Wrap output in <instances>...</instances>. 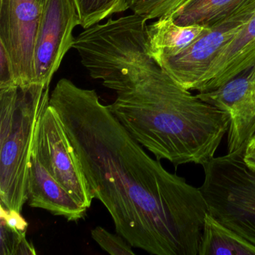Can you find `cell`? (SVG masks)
<instances>
[{
	"mask_svg": "<svg viewBox=\"0 0 255 255\" xmlns=\"http://www.w3.org/2000/svg\"><path fill=\"white\" fill-rule=\"evenodd\" d=\"M14 85L17 86L14 81L11 62L3 49L0 47V88Z\"/></svg>",
	"mask_w": 255,
	"mask_h": 255,
	"instance_id": "ffe728a7",
	"label": "cell"
},
{
	"mask_svg": "<svg viewBox=\"0 0 255 255\" xmlns=\"http://www.w3.org/2000/svg\"><path fill=\"white\" fill-rule=\"evenodd\" d=\"M190 0H126L128 9L146 20L173 17Z\"/></svg>",
	"mask_w": 255,
	"mask_h": 255,
	"instance_id": "2e32d148",
	"label": "cell"
},
{
	"mask_svg": "<svg viewBox=\"0 0 255 255\" xmlns=\"http://www.w3.org/2000/svg\"><path fill=\"white\" fill-rule=\"evenodd\" d=\"M80 17L74 0H47L40 17L34 48L35 84L50 86L68 51Z\"/></svg>",
	"mask_w": 255,
	"mask_h": 255,
	"instance_id": "ba28073f",
	"label": "cell"
},
{
	"mask_svg": "<svg viewBox=\"0 0 255 255\" xmlns=\"http://www.w3.org/2000/svg\"><path fill=\"white\" fill-rule=\"evenodd\" d=\"M36 1L39 4L40 6H41V9H43L46 2H47V0H36Z\"/></svg>",
	"mask_w": 255,
	"mask_h": 255,
	"instance_id": "7402d4cb",
	"label": "cell"
},
{
	"mask_svg": "<svg viewBox=\"0 0 255 255\" xmlns=\"http://www.w3.org/2000/svg\"><path fill=\"white\" fill-rule=\"evenodd\" d=\"M27 196L30 207L47 210L69 222L83 219L88 210L49 173L40 161L34 144L29 162Z\"/></svg>",
	"mask_w": 255,
	"mask_h": 255,
	"instance_id": "30bf717a",
	"label": "cell"
},
{
	"mask_svg": "<svg viewBox=\"0 0 255 255\" xmlns=\"http://www.w3.org/2000/svg\"><path fill=\"white\" fill-rule=\"evenodd\" d=\"M80 26L84 29L98 24L117 13L128 11L126 0H74Z\"/></svg>",
	"mask_w": 255,
	"mask_h": 255,
	"instance_id": "9a60e30c",
	"label": "cell"
},
{
	"mask_svg": "<svg viewBox=\"0 0 255 255\" xmlns=\"http://www.w3.org/2000/svg\"><path fill=\"white\" fill-rule=\"evenodd\" d=\"M50 105L117 234L152 255H198L208 213L199 188L150 157L95 90L62 79Z\"/></svg>",
	"mask_w": 255,
	"mask_h": 255,
	"instance_id": "6da1fadb",
	"label": "cell"
},
{
	"mask_svg": "<svg viewBox=\"0 0 255 255\" xmlns=\"http://www.w3.org/2000/svg\"><path fill=\"white\" fill-rule=\"evenodd\" d=\"M0 209H1V212H0L1 220L4 221L5 223L12 229L21 231V232H26L28 223L22 217L20 212L14 210H8L1 205H0Z\"/></svg>",
	"mask_w": 255,
	"mask_h": 255,
	"instance_id": "d6986e66",
	"label": "cell"
},
{
	"mask_svg": "<svg viewBox=\"0 0 255 255\" xmlns=\"http://www.w3.org/2000/svg\"><path fill=\"white\" fill-rule=\"evenodd\" d=\"M243 151L204 164L199 189L209 214L255 246V171L246 165Z\"/></svg>",
	"mask_w": 255,
	"mask_h": 255,
	"instance_id": "277c9868",
	"label": "cell"
},
{
	"mask_svg": "<svg viewBox=\"0 0 255 255\" xmlns=\"http://www.w3.org/2000/svg\"><path fill=\"white\" fill-rule=\"evenodd\" d=\"M243 159L251 169L255 171V132L249 139L244 151Z\"/></svg>",
	"mask_w": 255,
	"mask_h": 255,
	"instance_id": "44dd1931",
	"label": "cell"
},
{
	"mask_svg": "<svg viewBox=\"0 0 255 255\" xmlns=\"http://www.w3.org/2000/svg\"><path fill=\"white\" fill-rule=\"evenodd\" d=\"M147 21L135 14L110 19L85 29L74 48L91 77L116 92L109 109L137 142L157 160L203 166L228 133L229 118L152 59Z\"/></svg>",
	"mask_w": 255,
	"mask_h": 255,
	"instance_id": "7a4b0ae2",
	"label": "cell"
},
{
	"mask_svg": "<svg viewBox=\"0 0 255 255\" xmlns=\"http://www.w3.org/2000/svg\"><path fill=\"white\" fill-rule=\"evenodd\" d=\"M198 255H255V246L207 213Z\"/></svg>",
	"mask_w": 255,
	"mask_h": 255,
	"instance_id": "5bb4252c",
	"label": "cell"
},
{
	"mask_svg": "<svg viewBox=\"0 0 255 255\" xmlns=\"http://www.w3.org/2000/svg\"><path fill=\"white\" fill-rule=\"evenodd\" d=\"M1 220V219H0ZM1 255H36L35 248L26 240V232L9 228L1 220Z\"/></svg>",
	"mask_w": 255,
	"mask_h": 255,
	"instance_id": "e0dca14e",
	"label": "cell"
},
{
	"mask_svg": "<svg viewBox=\"0 0 255 255\" xmlns=\"http://www.w3.org/2000/svg\"><path fill=\"white\" fill-rule=\"evenodd\" d=\"M255 65V13L212 62L198 92L223 86L242 71Z\"/></svg>",
	"mask_w": 255,
	"mask_h": 255,
	"instance_id": "8fae6325",
	"label": "cell"
},
{
	"mask_svg": "<svg viewBox=\"0 0 255 255\" xmlns=\"http://www.w3.org/2000/svg\"><path fill=\"white\" fill-rule=\"evenodd\" d=\"M255 13V3L227 21L208 28L190 45L157 65L183 89L197 91L212 62Z\"/></svg>",
	"mask_w": 255,
	"mask_h": 255,
	"instance_id": "52a82bcc",
	"label": "cell"
},
{
	"mask_svg": "<svg viewBox=\"0 0 255 255\" xmlns=\"http://www.w3.org/2000/svg\"><path fill=\"white\" fill-rule=\"evenodd\" d=\"M207 29L198 26H181L171 16L156 19L151 24L147 25V52L157 63L184 50Z\"/></svg>",
	"mask_w": 255,
	"mask_h": 255,
	"instance_id": "7c38bea8",
	"label": "cell"
},
{
	"mask_svg": "<svg viewBox=\"0 0 255 255\" xmlns=\"http://www.w3.org/2000/svg\"><path fill=\"white\" fill-rule=\"evenodd\" d=\"M41 11L36 0H0V47L19 87L35 84L34 48Z\"/></svg>",
	"mask_w": 255,
	"mask_h": 255,
	"instance_id": "8992f818",
	"label": "cell"
},
{
	"mask_svg": "<svg viewBox=\"0 0 255 255\" xmlns=\"http://www.w3.org/2000/svg\"><path fill=\"white\" fill-rule=\"evenodd\" d=\"M50 86L0 88V205L21 213L37 125L50 104Z\"/></svg>",
	"mask_w": 255,
	"mask_h": 255,
	"instance_id": "3957f363",
	"label": "cell"
},
{
	"mask_svg": "<svg viewBox=\"0 0 255 255\" xmlns=\"http://www.w3.org/2000/svg\"><path fill=\"white\" fill-rule=\"evenodd\" d=\"M255 0H190L173 15L181 26L213 28L235 17Z\"/></svg>",
	"mask_w": 255,
	"mask_h": 255,
	"instance_id": "4fadbf2b",
	"label": "cell"
},
{
	"mask_svg": "<svg viewBox=\"0 0 255 255\" xmlns=\"http://www.w3.org/2000/svg\"><path fill=\"white\" fill-rule=\"evenodd\" d=\"M198 98L228 115V153L243 151L255 132V65Z\"/></svg>",
	"mask_w": 255,
	"mask_h": 255,
	"instance_id": "9c48e42d",
	"label": "cell"
},
{
	"mask_svg": "<svg viewBox=\"0 0 255 255\" xmlns=\"http://www.w3.org/2000/svg\"><path fill=\"white\" fill-rule=\"evenodd\" d=\"M33 144L49 173L77 202L90 208L94 198L80 161L59 114L50 104L37 125Z\"/></svg>",
	"mask_w": 255,
	"mask_h": 255,
	"instance_id": "5b68a950",
	"label": "cell"
},
{
	"mask_svg": "<svg viewBox=\"0 0 255 255\" xmlns=\"http://www.w3.org/2000/svg\"><path fill=\"white\" fill-rule=\"evenodd\" d=\"M92 237L104 251L110 255H135L129 243L120 234H112L102 227H96L92 230Z\"/></svg>",
	"mask_w": 255,
	"mask_h": 255,
	"instance_id": "ac0fdd59",
	"label": "cell"
}]
</instances>
